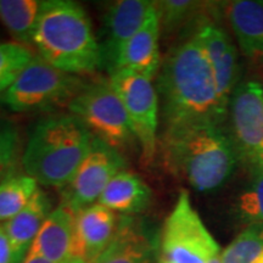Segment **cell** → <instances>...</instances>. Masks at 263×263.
Returning a JSON list of instances; mask_svg holds the SVG:
<instances>
[{
  "label": "cell",
  "mask_w": 263,
  "mask_h": 263,
  "mask_svg": "<svg viewBox=\"0 0 263 263\" xmlns=\"http://www.w3.org/2000/svg\"><path fill=\"white\" fill-rule=\"evenodd\" d=\"M155 3L160 31L172 34L195 17L205 8V3L193 0H162Z\"/></svg>",
  "instance_id": "cb8c5ba5"
},
{
  "label": "cell",
  "mask_w": 263,
  "mask_h": 263,
  "mask_svg": "<svg viewBox=\"0 0 263 263\" xmlns=\"http://www.w3.org/2000/svg\"><path fill=\"white\" fill-rule=\"evenodd\" d=\"M221 255V246L182 190L166 218L160 241V263H209Z\"/></svg>",
  "instance_id": "8992f818"
},
{
  "label": "cell",
  "mask_w": 263,
  "mask_h": 263,
  "mask_svg": "<svg viewBox=\"0 0 263 263\" xmlns=\"http://www.w3.org/2000/svg\"><path fill=\"white\" fill-rule=\"evenodd\" d=\"M24 263H55V262H51L49 261V259L44 258V257H41V256L35 255V254H32V252H28L27 257L24 261ZM67 263H87L83 259H78V258H74L72 259V261L67 262Z\"/></svg>",
  "instance_id": "83f0119b"
},
{
  "label": "cell",
  "mask_w": 263,
  "mask_h": 263,
  "mask_svg": "<svg viewBox=\"0 0 263 263\" xmlns=\"http://www.w3.org/2000/svg\"><path fill=\"white\" fill-rule=\"evenodd\" d=\"M51 211L50 199L39 188L31 202L3 224L9 239L11 263H24L35 236Z\"/></svg>",
  "instance_id": "e0dca14e"
},
{
  "label": "cell",
  "mask_w": 263,
  "mask_h": 263,
  "mask_svg": "<svg viewBox=\"0 0 263 263\" xmlns=\"http://www.w3.org/2000/svg\"><path fill=\"white\" fill-rule=\"evenodd\" d=\"M67 108L70 114L80 118L95 138L121 154L137 141L122 101L108 80L85 83Z\"/></svg>",
  "instance_id": "52a82bcc"
},
{
  "label": "cell",
  "mask_w": 263,
  "mask_h": 263,
  "mask_svg": "<svg viewBox=\"0 0 263 263\" xmlns=\"http://www.w3.org/2000/svg\"><path fill=\"white\" fill-rule=\"evenodd\" d=\"M154 2L149 0H118L106 9L104 15L103 33L98 38L101 51V67L111 74L124 44L133 37L150 12Z\"/></svg>",
  "instance_id": "8fae6325"
},
{
  "label": "cell",
  "mask_w": 263,
  "mask_h": 263,
  "mask_svg": "<svg viewBox=\"0 0 263 263\" xmlns=\"http://www.w3.org/2000/svg\"><path fill=\"white\" fill-rule=\"evenodd\" d=\"M162 150L171 172L199 193L222 188L241 161L229 130L216 123L163 132Z\"/></svg>",
  "instance_id": "7a4b0ae2"
},
{
  "label": "cell",
  "mask_w": 263,
  "mask_h": 263,
  "mask_svg": "<svg viewBox=\"0 0 263 263\" xmlns=\"http://www.w3.org/2000/svg\"><path fill=\"white\" fill-rule=\"evenodd\" d=\"M194 34L211 65L221 101L228 108L230 97L241 82V67L236 47L221 26L209 20L201 21Z\"/></svg>",
  "instance_id": "7c38bea8"
},
{
  "label": "cell",
  "mask_w": 263,
  "mask_h": 263,
  "mask_svg": "<svg viewBox=\"0 0 263 263\" xmlns=\"http://www.w3.org/2000/svg\"><path fill=\"white\" fill-rule=\"evenodd\" d=\"M21 156V134L17 124L0 115V183L16 172Z\"/></svg>",
  "instance_id": "484cf974"
},
{
  "label": "cell",
  "mask_w": 263,
  "mask_h": 263,
  "mask_svg": "<svg viewBox=\"0 0 263 263\" xmlns=\"http://www.w3.org/2000/svg\"><path fill=\"white\" fill-rule=\"evenodd\" d=\"M84 84L80 76L59 70L35 55L0 97V104L14 112L68 106Z\"/></svg>",
  "instance_id": "5b68a950"
},
{
  "label": "cell",
  "mask_w": 263,
  "mask_h": 263,
  "mask_svg": "<svg viewBox=\"0 0 263 263\" xmlns=\"http://www.w3.org/2000/svg\"><path fill=\"white\" fill-rule=\"evenodd\" d=\"M118 217L101 203L74 213V257L93 263L114 238Z\"/></svg>",
  "instance_id": "4fadbf2b"
},
{
  "label": "cell",
  "mask_w": 263,
  "mask_h": 263,
  "mask_svg": "<svg viewBox=\"0 0 263 263\" xmlns=\"http://www.w3.org/2000/svg\"><path fill=\"white\" fill-rule=\"evenodd\" d=\"M34 57L31 48L16 42H0V97L11 87Z\"/></svg>",
  "instance_id": "d4e9b609"
},
{
  "label": "cell",
  "mask_w": 263,
  "mask_h": 263,
  "mask_svg": "<svg viewBox=\"0 0 263 263\" xmlns=\"http://www.w3.org/2000/svg\"><path fill=\"white\" fill-rule=\"evenodd\" d=\"M0 263H11L9 239L3 224H0Z\"/></svg>",
  "instance_id": "4316f807"
},
{
  "label": "cell",
  "mask_w": 263,
  "mask_h": 263,
  "mask_svg": "<svg viewBox=\"0 0 263 263\" xmlns=\"http://www.w3.org/2000/svg\"><path fill=\"white\" fill-rule=\"evenodd\" d=\"M255 263H263V256H261V257H259Z\"/></svg>",
  "instance_id": "f546056e"
},
{
  "label": "cell",
  "mask_w": 263,
  "mask_h": 263,
  "mask_svg": "<svg viewBox=\"0 0 263 263\" xmlns=\"http://www.w3.org/2000/svg\"><path fill=\"white\" fill-rule=\"evenodd\" d=\"M209 263H221V255L217 256V257H215L212 259V261H210Z\"/></svg>",
  "instance_id": "f1b7e54d"
},
{
  "label": "cell",
  "mask_w": 263,
  "mask_h": 263,
  "mask_svg": "<svg viewBox=\"0 0 263 263\" xmlns=\"http://www.w3.org/2000/svg\"><path fill=\"white\" fill-rule=\"evenodd\" d=\"M151 197L150 186L138 174L124 170L108 183L98 202L115 213L132 216L144 211Z\"/></svg>",
  "instance_id": "d6986e66"
},
{
  "label": "cell",
  "mask_w": 263,
  "mask_h": 263,
  "mask_svg": "<svg viewBox=\"0 0 263 263\" xmlns=\"http://www.w3.org/2000/svg\"><path fill=\"white\" fill-rule=\"evenodd\" d=\"M242 224H263V167L250 168V178L234 206Z\"/></svg>",
  "instance_id": "7402d4cb"
},
{
  "label": "cell",
  "mask_w": 263,
  "mask_h": 263,
  "mask_svg": "<svg viewBox=\"0 0 263 263\" xmlns=\"http://www.w3.org/2000/svg\"><path fill=\"white\" fill-rule=\"evenodd\" d=\"M39 189L37 180L14 172L0 183V222H8L31 202Z\"/></svg>",
  "instance_id": "44dd1931"
},
{
  "label": "cell",
  "mask_w": 263,
  "mask_h": 263,
  "mask_svg": "<svg viewBox=\"0 0 263 263\" xmlns=\"http://www.w3.org/2000/svg\"><path fill=\"white\" fill-rule=\"evenodd\" d=\"M94 136L80 118L59 114L39 120L22 151L25 173L39 185L64 189L90 149Z\"/></svg>",
  "instance_id": "277c9868"
},
{
  "label": "cell",
  "mask_w": 263,
  "mask_h": 263,
  "mask_svg": "<svg viewBox=\"0 0 263 263\" xmlns=\"http://www.w3.org/2000/svg\"><path fill=\"white\" fill-rule=\"evenodd\" d=\"M29 252L55 263L74 259V213L65 205L49 213Z\"/></svg>",
  "instance_id": "9a60e30c"
},
{
  "label": "cell",
  "mask_w": 263,
  "mask_h": 263,
  "mask_svg": "<svg viewBox=\"0 0 263 263\" xmlns=\"http://www.w3.org/2000/svg\"><path fill=\"white\" fill-rule=\"evenodd\" d=\"M160 35L159 18L154 3V9L149 17L121 50L114 72L127 70L149 80L156 78L162 62L160 57Z\"/></svg>",
  "instance_id": "5bb4252c"
},
{
  "label": "cell",
  "mask_w": 263,
  "mask_h": 263,
  "mask_svg": "<svg viewBox=\"0 0 263 263\" xmlns=\"http://www.w3.org/2000/svg\"><path fill=\"white\" fill-rule=\"evenodd\" d=\"M155 251L153 238L132 216L118 219L114 238L93 263H150Z\"/></svg>",
  "instance_id": "2e32d148"
},
{
  "label": "cell",
  "mask_w": 263,
  "mask_h": 263,
  "mask_svg": "<svg viewBox=\"0 0 263 263\" xmlns=\"http://www.w3.org/2000/svg\"><path fill=\"white\" fill-rule=\"evenodd\" d=\"M42 4L41 0H0V22L14 42L28 48L33 45Z\"/></svg>",
  "instance_id": "ffe728a7"
},
{
  "label": "cell",
  "mask_w": 263,
  "mask_h": 263,
  "mask_svg": "<svg viewBox=\"0 0 263 263\" xmlns=\"http://www.w3.org/2000/svg\"><path fill=\"white\" fill-rule=\"evenodd\" d=\"M227 117L240 159L249 168L263 167V85L240 82L230 97Z\"/></svg>",
  "instance_id": "9c48e42d"
},
{
  "label": "cell",
  "mask_w": 263,
  "mask_h": 263,
  "mask_svg": "<svg viewBox=\"0 0 263 263\" xmlns=\"http://www.w3.org/2000/svg\"><path fill=\"white\" fill-rule=\"evenodd\" d=\"M224 14L245 57L263 59V0L226 3Z\"/></svg>",
  "instance_id": "ac0fdd59"
},
{
  "label": "cell",
  "mask_w": 263,
  "mask_h": 263,
  "mask_svg": "<svg viewBox=\"0 0 263 263\" xmlns=\"http://www.w3.org/2000/svg\"><path fill=\"white\" fill-rule=\"evenodd\" d=\"M263 256V224L248 226L221 254V263H255Z\"/></svg>",
  "instance_id": "603a6c76"
},
{
  "label": "cell",
  "mask_w": 263,
  "mask_h": 263,
  "mask_svg": "<svg viewBox=\"0 0 263 263\" xmlns=\"http://www.w3.org/2000/svg\"><path fill=\"white\" fill-rule=\"evenodd\" d=\"M155 87L163 132L223 124L227 120L228 108L221 101L212 67L195 34L167 52Z\"/></svg>",
  "instance_id": "6da1fadb"
},
{
  "label": "cell",
  "mask_w": 263,
  "mask_h": 263,
  "mask_svg": "<svg viewBox=\"0 0 263 263\" xmlns=\"http://www.w3.org/2000/svg\"><path fill=\"white\" fill-rule=\"evenodd\" d=\"M126 167L127 162L120 151L94 137L73 178L62 189L61 203L73 213L94 205L114 177Z\"/></svg>",
  "instance_id": "30bf717a"
},
{
  "label": "cell",
  "mask_w": 263,
  "mask_h": 263,
  "mask_svg": "<svg viewBox=\"0 0 263 263\" xmlns=\"http://www.w3.org/2000/svg\"><path fill=\"white\" fill-rule=\"evenodd\" d=\"M111 85L126 110L130 129L140 146L141 160L149 164L157 149L160 104L153 80L136 72L120 70L110 74Z\"/></svg>",
  "instance_id": "ba28073f"
},
{
  "label": "cell",
  "mask_w": 263,
  "mask_h": 263,
  "mask_svg": "<svg viewBox=\"0 0 263 263\" xmlns=\"http://www.w3.org/2000/svg\"><path fill=\"white\" fill-rule=\"evenodd\" d=\"M33 47L43 60L67 73H91L101 67L100 47L89 16L71 0L43 2Z\"/></svg>",
  "instance_id": "3957f363"
}]
</instances>
